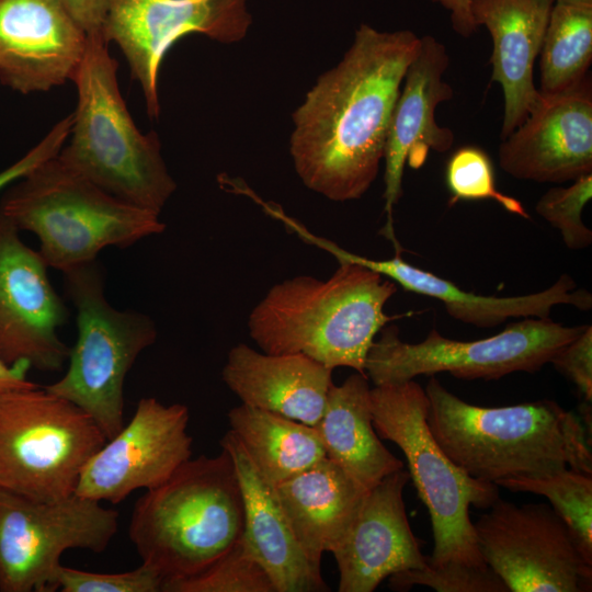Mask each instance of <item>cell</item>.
<instances>
[{
    "label": "cell",
    "mask_w": 592,
    "mask_h": 592,
    "mask_svg": "<svg viewBox=\"0 0 592 592\" xmlns=\"http://www.w3.org/2000/svg\"><path fill=\"white\" fill-rule=\"evenodd\" d=\"M0 214L39 240L45 263L66 272L166 229L158 213L115 197L62 162L58 155L11 184Z\"/></svg>",
    "instance_id": "obj_6"
},
{
    "label": "cell",
    "mask_w": 592,
    "mask_h": 592,
    "mask_svg": "<svg viewBox=\"0 0 592 592\" xmlns=\"http://www.w3.org/2000/svg\"><path fill=\"white\" fill-rule=\"evenodd\" d=\"M163 592H275V589L241 536L202 571L164 583Z\"/></svg>",
    "instance_id": "obj_29"
},
{
    "label": "cell",
    "mask_w": 592,
    "mask_h": 592,
    "mask_svg": "<svg viewBox=\"0 0 592 592\" xmlns=\"http://www.w3.org/2000/svg\"><path fill=\"white\" fill-rule=\"evenodd\" d=\"M230 432L272 486L312 466L326 452L311 425L241 403L229 410Z\"/></svg>",
    "instance_id": "obj_26"
},
{
    "label": "cell",
    "mask_w": 592,
    "mask_h": 592,
    "mask_svg": "<svg viewBox=\"0 0 592 592\" xmlns=\"http://www.w3.org/2000/svg\"><path fill=\"white\" fill-rule=\"evenodd\" d=\"M103 37L114 42L143 90L147 113L158 118V75L169 49L198 33L223 44L242 41L252 24L248 0H106Z\"/></svg>",
    "instance_id": "obj_13"
},
{
    "label": "cell",
    "mask_w": 592,
    "mask_h": 592,
    "mask_svg": "<svg viewBox=\"0 0 592 592\" xmlns=\"http://www.w3.org/2000/svg\"><path fill=\"white\" fill-rule=\"evenodd\" d=\"M72 115L58 122L49 133L21 159L0 171V191L26 175L46 160L57 156L69 137Z\"/></svg>",
    "instance_id": "obj_35"
},
{
    "label": "cell",
    "mask_w": 592,
    "mask_h": 592,
    "mask_svg": "<svg viewBox=\"0 0 592 592\" xmlns=\"http://www.w3.org/2000/svg\"><path fill=\"white\" fill-rule=\"evenodd\" d=\"M164 579L151 566L124 572H90L60 565L54 577L55 590L61 592H162Z\"/></svg>",
    "instance_id": "obj_33"
},
{
    "label": "cell",
    "mask_w": 592,
    "mask_h": 592,
    "mask_svg": "<svg viewBox=\"0 0 592 592\" xmlns=\"http://www.w3.org/2000/svg\"><path fill=\"white\" fill-rule=\"evenodd\" d=\"M19 232L0 214V357L57 372L70 354L58 337L68 310L50 284L48 265Z\"/></svg>",
    "instance_id": "obj_15"
},
{
    "label": "cell",
    "mask_w": 592,
    "mask_h": 592,
    "mask_svg": "<svg viewBox=\"0 0 592 592\" xmlns=\"http://www.w3.org/2000/svg\"><path fill=\"white\" fill-rule=\"evenodd\" d=\"M592 197V173L569 186H555L537 201V214L556 228L567 248L581 250L592 243V231L582 220V210Z\"/></svg>",
    "instance_id": "obj_31"
},
{
    "label": "cell",
    "mask_w": 592,
    "mask_h": 592,
    "mask_svg": "<svg viewBox=\"0 0 592 592\" xmlns=\"http://www.w3.org/2000/svg\"><path fill=\"white\" fill-rule=\"evenodd\" d=\"M441 4L449 11L451 23L455 33L462 37H470L477 30L470 10L469 0H429Z\"/></svg>",
    "instance_id": "obj_37"
},
{
    "label": "cell",
    "mask_w": 592,
    "mask_h": 592,
    "mask_svg": "<svg viewBox=\"0 0 592 592\" xmlns=\"http://www.w3.org/2000/svg\"><path fill=\"white\" fill-rule=\"evenodd\" d=\"M449 66L446 46L432 35L420 37L419 49L409 64L396 100L385 145V236L397 252L392 210L402 194L407 161L413 168L424 162L428 151L445 152L454 144V133L437 124L435 110L449 101L454 91L444 80Z\"/></svg>",
    "instance_id": "obj_17"
},
{
    "label": "cell",
    "mask_w": 592,
    "mask_h": 592,
    "mask_svg": "<svg viewBox=\"0 0 592 592\" xmlns=\"http://www.w3.org/2000/svg\"><path fill=\"white\" fill-rule=\"evenodd\" d=\"M62 273L77 308L78 337L65 375L45 388L83 410L110 440L125 424L126 376L139 354L155 343L157 328L147 315L118 310L106 300L94 261Z\"/></svg>",
    "instance_id": "obj_8"
},
{
    "label": "cell",
    "mask_w": 592,
    "mask_h": 592,
    "mask_svg": "<svg viewBox=\"0 0 592 592\" xmlns=\"http://www.w3.org/2000/svg\"><path fill=\"white\" fill-rule=\"evenodd\" d=\"M353 262H339L327 280L299 275L272 286L252 309L249 334L265 353H301L329 368L365 374L376 334L397 292L391 280Z\"/></svg>",
    "instance_id": "obj_3"
},
{
    "label": "cell",
    "mask_w": 592,
    "mask_h": 592,
    "mask_svg": "<svg viewBox=\"0 0 592 592\" xmlns=\"http://www.w3.org/2000/svg\"><path fill=\"white\" fill-rule=\"evenodd\" d=\"M332 371L301 353L271 354L239 343L229 351L221 377L241 403L315 426Z\"/></svg>",
    "instance_id": "obj_23"
},
{
    "label": "cell",
    "mask_w": 592,
    "mask_h": 592,
    "mask_svg": "<svg viewBox=\"0 0 592 592\" xmlns=\"http://www.w3.org/2000/svg\"><path fill=\"white\" fill-rule=\"evenodd\" d=\"M554 1L469 0L476 25H483L492 38L490 82H498L504 95L501 139L525 121L540 99L534 65Z\"/></svg>",
    "instance_id": "obj_21"
},
{
    "label": "cell",
    "mask_w": 592,
    "mask_h": 592,
    "mask_svg": "<svg viewBox=\"0 0 592 592\" xmlns=\"http://www.w3.org/2000/svg\"><path fill=\"white\" fill-rule=\"evenodd\" d=\"M29 368L24 363L9 365L0 357V394L37 386L26 378Z\"/></svg>",
    "instance_id": "obj_38"
},
{
    "label": "cell",
    "mask_w": 592,
    "mask_h": 592,
    "mask_svg": "<svg viewBox=\"0 0 592 592\" xmlns=\"http://www.w3.org/2000/svg\"><path fill=\"white\" fill-rule=\"evenodd\" d=\"M420 37L361 24L342 59L292 115L289 152L301 182L333 202L361 198L375 181L391 113Z\"/></svg>",
    "instance_id": "obj_1"
},
{
    "label": "cell",
    "mask_w": 592,
    "mask_h": 592,
    "mask_svg": "<svg viewBox=\"0 0 592 592\" xmlns=\"http://www.w3.org/2000/svg\"><path fill=\"white\" fill-rule=\"evenodd\" d=\"M550 364L574 384L584 402L592 400V326L571 342L562 346L550 360Z\"/></svg>",
    "instance_id": "obj_34"
},
{
    "label": "cell",
    "mask_w": 592,
    "mask_h": 592,
    "mask_svg": "<svg viewBox=\"0 0 592 592\" xmlns=\"http://www.w3.org/2000/svg\"><path fill=\"white\" fill-rule=\"evenodd\" d=\"M118 520L116 510L76 493L39 501L0 489V592L54 591L62 554L103 553Z\"/></svg>",
    "instance_id": "obj_11"
},
{
    "label": "cell",
    "mask_w": 592,
    "mask_h": 592,
    "mask_svg": "<svg viewBox=\"0 0 592 592\" xmlns=\"http://www.w3.org/2000/svg\"><path fill=\"white\" fill-rule=\"evenodd\" d=\"M409 480V473L402 468L366 493L332 551L339 570V592H373L392 574L428 566L406 512L403 490Z\"/></svg>",
    "instance_id": "obj_19"
},
{
    "label": "cell",
    "mask_w": 592,
    "mask_h": 592,
    "mask_svg": "<svg viewBox=\"0 0 592 592\" xmlns=\"http://www.w3.org/2000/svg\"><path fill=\"white\" fill-rule=\"evenodd\" d=\"M189 408L141 398L129 422L83 466L76 494L117 504L167 481L192 457Z\"/></svg>",
    "instance_id": "obj_14"
},
{
    "label": "cell",
    "mask_w": 592,
    "mask_h": 592,
    "mask_svg": "<svg viewBox=\"0 0 592 592\" xmlns=\"http://www.w3.org/2000/svg\"><path fill=\"white\" fill-rule=\"evenodd\" d=\"M371 410L378 436L402 451L429 511L434 548L428 566L487 567L469 509H489L500 497L499 487L470 477L444 453L426 423L425 390L414 379L371 388Z\"/></svg>",
    "instance_id": "obj_7"
},
{
    "label": "cell",
    "mask_w": 592,
    "mask_h": 592,
    "mask_svg": "<svg viewBox=\"0 0 592 592\" xmlns=\"http://www.w3.org/2000/svg\"><path fill=\"white\" fill-rule=\"evenodd\" d=\"M106 442L93 419L39 385L0 394V489L54 501L76 493Z\"/></svg>",
    "instance_id": "obj_9"
},
{
    "label": "cell",
    "mask_w": 592,
    "mask_h": 592,
    "mask_svg": "<svg viewBox=\"0 0 592 592\" xmlns=\"http://www.w3.org/2000/svg\"><path fill=\"white\" fill-rule=\"evenodd\" d=\"M367 376L355 372L332 384L323 413L314 426L326 456L369 490L403 463L382 443L373 425Z\"/></svg>",
    "instance_id": "obj_25"
},
{
    "label": "cell",
    "mask_w": 592,
    "mask_h": 592,
    "mask_svg": "<svg viewBox=\"0 0 592 592\" xmlns=\"http://www.w3.org/2000/svg\"><path fill=\"white\" fill-rule=\"evenodd\" d=\"M426 423L448 458L470 477L497 485L566 468L592 475L591 440L580 415L554 400L479 407L430 376Z\"/></svg>",
    "instance_id": "obj_2"
},
{
    "label": "cell",
    "mask_w": 592,
    "mask_h": 592,
    "mask_svg": "<svg viewBox=\"0 0 592 592\" xmlns=\"http://www.w3.org/2000/svg\"><path fill=\"white\" fill-rule=\"evenodd\" d=\"M539 57L544 94L566 91L590 76L592 0L554 1Z\"/></svg>",
    "instance_id": "obj_27"
},
{
    "label": "cell",
    "mask_w": 592,
    "mask_h": 592,
    "mask_svg": "<svg viewBox=\"0 0 592 592\" xmlns=\"http://www.w3.org/2000/svg\"><path fill=\"white\" fill-rule=\"evenodd\" d=\"M414 585L429 587L437 592H510L503 580L490 567H473L448 562L426 566L389 577L395 591H408Z\"/></svg>",
    "instance_id": "obj_32"
},
{
    "label": "cell",
    "mask_w": 592,
    "mask_h": 592,
    "mask_svg": "<svg viewBox=\"0 0 592 592\" xmlns=\"http://www.w3.org/2000/svg\"><path fill=\"white\" fill-rule=\"evenodd\" d=\"M474 523L479 551L510 592H587L592 561L548 503L500 497Z\"/></svg>",
    "instance_id": "obj_12"
},
{
    "label": "cell",
    "mask_w": 592,
    "mask_h": 592,
    "mask_svg": "<svg viewBox=\"0 0 592 592\" xmlns=\"http://www.w3.org/2000/svg\"><path fill=\"white\" fill-rule=\"evenodd\" d=\"M445 178L452 203L490 200L511 214L530 218L519 200L497 189L492 162L479 147L464 146L457 149L447 161Z\"/></svg>",
    "instance_id": "obj_30"
},
{
    "label": "cell",
    "mask_w": 592,
    "mask_h": 592,
    "mask_svg": "<svg viewBox=\"0 0 592 592\" xmlns=\"http://www.w3.org/2000/svg\"><path fill=\"white\" fill-rule=\"evenodd\" d=\"M103 36H89L73 78L78 103L58 158L129 204L160 214L177 184L155 132L143 134L119 91L117 62Z\"/></svg>",
    "instance_id": "obj_5"
},
{
    "label": "cell",
    "mask_w": 592,
    "mask_h": 592,
    "mask_svg": "<svg viewBox=\"0 0 592 592\" xmlns=\"http://www.w3.org/2000/svg\"><path fill=\"white\" fill-rule=\"evenodd\" d=\"M499 164L509 175L563 183L592 173V84L544 94L525 121L501 139Z\"/></svg>",
    "instance_id": "obj_16"
},
{
    "label": "cell",
    "mask_w": 592,
    "mask_h": 592,
    "mask_svg": "<svg viewBox=\"0 0 592 592\" xmlns=\"http://www.w3.org/2000/svg\"><path fill=\"white\" fill-rule=\"evenodd\" d=\"M243 526L239 479L229 453L221 448L215 456L191 457L167 481L139 497L128 537L141 562L167 583L205 569L241 538Z\"/></svg>",
    "instance_id": "obj_4"
},
{
    "label": "cell",
    "mask_w": 592,
    "mask_h": 592,
    "mask_svg": "<svg viewBox=\"0 0 592 592\" xmlns=\"http://www.w3.org/2000/svg\"><path fill=\"white\" fill-rule=\"evenodd\" d=\"M300 239L328 251L339 262H353L366 266L391 280L406 291L440 300L453 318L480 328H491L511 318H549L558 305H570L580 310L592 307V295L578 288L573 278L562 274L550 287L527 295L497 297L466 292L453 282L417 267L399 255L375 260L352 253L335 242L319 237L308 229Z\"/></svg>",
    "instance_id": "obj_20"
},
{
    "label": "cell",
    "mask_w": 592,
    "mask_h": 592,
    "mask_svg": "<svg viewBox=\"0 0 592 592\" xmlns=\"http://www.w3.org/2000/svg\"><path fill=\"white\" fill-rule=\"evenodd\" d=\"M236 468L243 505L242 539L270 577L275 592L329 591L321 570L307 559L275 493L230 432L220 440Z\"/></svg>",
    "instance_id": "obj_22"
},
{
    "label": "cell",
    "mask_w": 592,
    "mask_h": 592,
    "mask_svg": "<svg viewBox=\"0 0 592 592\" xmlns=\"http://www.w3.org/2000/svg\"><path fill=\"white\" fill-rule=\"evenodd\" d=\"M89 36H103L106 0H59Z\"/></svg>",
    "instance_id": "obj_36"
},
{
    "label": "cell",
    "mask_w": 592,
    "mask_h": 592,
    "mask_svg": "<svg viewBox=\"0 0 592 592\" xmlns=\"http://www.w3.org/2000/svg\"><path fill=\"white\" fill-rule=\"evenodd\" d=\"M585 326L565 327L549 318L527 317L480 340H453L433 329L423 341L409 343L399 338V330L392 325L384 327L373 342L365 374L374 386H380L443 372L460 379L486 380L514 372L534 373Z\"/></svg>",
    "instance_id": "obj_10"
},
{
    "label": "cell",
    "mask_w": 592,
    "mask_h": 592,
    "mask_svg": "<svg viewBox=\"0 0 592 592\" xmlns=\"http://www.w3.org/2000/svg\"><path fill=\"white\" fill-rule=\"evenodd\" d=\"M498 487L545 497L592 561V475L566 468L543 477H511Z\"/></svg>",
    "instance_id": "obj_28"
},
{
    "label": "cell",
    "mask_w": 592,
    "mask_h": 592,
    "mask_svg": "<svg viewBox=\"0 0 592 592\" xmlns=\"http://www.w3.org/2000/svg\"><path fill=\"white\" fill-rule=\"evenodd\" d=\"M274 489L297 542L318 570L323 554L342 540L368 492L327 456Z\"/></svg>",
    "instance_id": "obj_24"
},
{
    "label": "cell",
    "mask_w": 592,
    "mask_h": 592,
    "mask_svg": "<svg viewBox=\"0 0 592 592\" xmlns=\"http://www.w3.org/2000/svg\"><path fill=\"white\" fill-rule=\"evenodd\" d=\"M89 35L59 0H0V80L20 93L72 81Z\"/></svg>",
    "instance_id": "obj_18"
}]
</instances>
